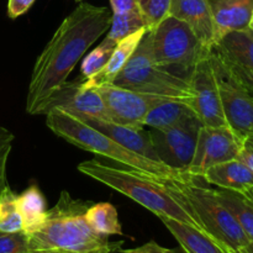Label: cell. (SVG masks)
I'll return each instance as SVG.
<instances>
[{
	"instance_id": "obj_1",
	"label": "cell",
	"mask_w": 253,
	"mask_h": 253,
	"mask_svg": "<svg viewBox=\"0 0 253 253\" xmlns=\"http://www.w3.org/2000/svg\"><path fill=\"white\" fill-rule=\"evenodd\" d=\"M111 16L108 7L82 2L63 20L35 62L27 90V114H46L77 63L108 32Z\"/></svg>"
},
{
	"instance_id": "obj_2",
	"label": "cell",
	"mask_w": 253,
	"mask_h": 253,
	"mask_svg": "<svg viewBox=\"0 0 253 253\" xmlns=\"http://www.w3.org/2000/svg\"><path fill=\"white\" fill-rule=\"evenodd\" d=\"M91 203L74 199L62 192L58 202L47 210L44 224L27 235V253H114L123 242H111L89 226L85 211Z\"/></svg>"
},
{
	"instance_id": "obj_3",
	"label": "cell",
	"mask_w": 253,
	"mask_h": 253,
	"mask_svg": "<svg viewBox=\"0 0 253 253\" xmlns=\"http://www.w3.org/2000/svg\"><path fill=\"white\" fill-rule=\"evenodd\" d=\"M78 170L96 182L126 195L157 215L160 219L168 217L202 230L194 216L168 189L165 180L155 179L133 169H123L105 165L96 160L79 163Z\"/></svg>"
},
{
	"instance_id": "obj_4",
	"label": "cell",
	"mask_w": 253,
	"mask_h": 253,
	"mask_svg": "<svg viewBox=\"0 0 253 253\" xmlns=\"http://www.w3.org/2000/svg\"><path fill=\"white\" fill-rule=\"evenodd\" d=\"M44 115L46 125L52 132L82 150L110 158L130 169L158 180L177 179L188 174L175 172L163 163L155 162L127 150L108 135L62 109L52 108Z\"/></svg>"
},
{
	"instance_id": "obj_5",
	"label": "cell",
	"mask_w": 253,
	"mask_h": 253,
	"mask_svg": "<svg viewBox=\"0 0 253 253\" xmlns=\"http://www.w3.org/2000/svg\"><path fill=\"white\" fill-rule=\"evenodd\" d=\"M175 198L194 216L202 230L229 251H240L250 244L249 237L231 212L215 194V189L198 182V177L184 174L165 180Z\"/></svg>"
},
{
	"instance_id": "obj_6",
	"label": "cell",
	"mask_w": 253,
	"mask_h": 253,
	"mask_svg": "<svg viewBox=\"0 0 253 253\" xmlns=\"http://www.w3.org/2000/svg\"><path fill=\"white\" fill-rule=\"evenodd\" d=\"M147 36L153 62L188 79L195 66L211 51L203 44L189 25L170 15L156 29L147 31Z\"/></svg>"
},
{
	"instance_id": "obj_7",
	"label": "cell",
	"mask_w": 253,
	"mask_h": 253,
	"mask_svg": "<svg viewBox=\"0 0 253 253\" xmlns=\"http://www.w3.org/2000/svg\"><path fill=\"white\" fill-rule=\"evenodd\" d=\"M113 84L137 93L172 100L187 101L189 104L193 100L190 79L170 73L153 62L147 32Z\"/></svg>"
},
{
	"instance_id": "obj_8",
	"label": "cell",
	"mask_w": 253,
	"mask_h": 253,
	"mask_svg": "<svg viewBox=\"0 0 253 253\" xmlns=\"http://www.w3.org/2000/svg\"><path fill=\"white\" fill-rule=\"evenodd\" d=\"M210 61L216 76L227 126L244 141L253 135V99L226 62L212 49Z\"/></svg>"
},
{
	"instance_id": "obj_9",
	"label": "cell",
	"mask_w": 253,
	"mask_h": 253,
	"mask_svg": "<svg viewBox=\"0 0 253 253\" xmlns=\"http://www.w3.org/2000/svg\"><path fill=\"white\" fill-rule=\"evenodd\" d=\"M244 141L229 126H204L199 128L194 157L188 174L202 178L209 168L237 160Z\"/></svg>"
},
{
	"instance_id": "obj_10",
	"label": "cell",
	"mask_w": 253,
	"mask_h": 253,
	"mask_svg": "<svg viewBox=\"0 0 253 253\" xmlns=\"http://www.w3.org/2000/svg\"><path fill=\"white\" fill-rule=\"evenodd\" d=\"M202 121L169 128H151V142L158 161L178 173H188L197 147Z\"/></svg>"
},
{
	"instance_id": "obj_11",
	"label": "cell",
	"mask_w": 253,
	"mask_h": 253,
	"mask_svg": "<svg viewBox=\"0 0 253 253\" xmlns=\"http://www.w3.org/2000/svg\"><path fill=\"white\" fill-rule=\"evenodd\" d=\"M100 93L109 120L128 127L142 130L145 127V119L148 111L166 98L137 93L130 89L121 88L115 84H103L96 86Z\"/></svg>"
},
{
	"instance_id": "obj_12",
	"label": "cell",
	"mask_w": 253,
	"mask_h": 253,
	"mask_svg": "<svg viewBox=\"0 0 253 253\" xmlns=\"http://www.w3.org/2000/svg\"><path fill=\"white\" fill-rule=\"evenodd\" d=\"M190 85L193 90L192 106L203 125L227 126L210 53L195 66L190 76Z\"/></svg>"
},
{
	"instance_id": "obj_13",
	"label": "cell",
	"mask_w": 253,
	"mask_h": 253,
	"mask_svg": "<svg viewBox=\"0 0 253 253\" xmlns=\"http://www.w3.org/2000/svg\"><path fill=\"white\" fill-rule=\"evenodd\" d=\"M82 83V81H74L73 83L67 82L51 101L47 111L52 108H59L72 115L109 120L100 93L95 88H84Z\"/></svg>"
},
{
	"instance_id": "obj_14",
	"label": "cell",
	"mask_w": 253,
	"mask_h": 253,
	"mask_svg": "<svg viewBox=\"0 0 253 253\" xmlns=\"http://www.w3.org/2000/svg\"><path fill=\"white\" fill-rule=\"evenodd\" d=\"M169 15L189 25L207 48L215 46L214 20L208 0H172Z\"/></svg>"
},
{
	"instance_id": "obj_15",
	"label": "cell",
	"mask_w": 253,
	"mask_h": 253,
	"mask_svg": "<svg viewBox=\"0 0 253 253\" xmlns=\"http://www.w3.org/2000/svg\"><path fill=\"white\" fill-rule=\"evenodd\" d=\"M76 116V115H74ZM88 125L93 126L96 130L101 131L103 133L108 135L121 146L126 147L127 150L148 158L155 162H160L156 155V151L151 142L150 133L148 131L138 130V128L128 127V126L119 125L110 120H103V119L91 118V116H77ZM161 163V162H160Z\"/></svg>"
},
{
	"instance_id": "obj_16",
	"label": "cell",
	"mask_w": 253,
	"mask_h": 253,
	"mask_svg": "<svg viewBox=\"0 0 253 253\" xmlns=\"http://www.w3.org/2000/svg\"><path fill=\"white\" fill-rule=\"evenodd\" d=\"M216 42L231 31L246 29L253 19V0H208Z\"/></svg>"
},
{
	"instance_id": "obj_17",
	"label": "cell",
	"mask_w": 253,
	"mask_h": 253,
	"mask_svg": "<svg viewBox=\"0 0 253 253\" xmlns=\"http://www.w3.org/2000/svg\"><path fill=\"white\" fill-rule=\"evenodd\" d=\"M146 32H147V30L141 29L138 31L133 32L132 35L127 36L126 39H124L123 41L119 42L111 57L104 66V68L99 73H96L95 76L91 77L90 79H84L82 85L84 88H96V86L103 85V84H113L116 77L120 74L124 67L127 64L128 59L131 58L133 52L136 51L138 43L141 42L142 37L145 36Z\"/></svg>"
},
{
	"instance_id": "obj_18",
	"label": "cell",
	"mask_w": 253,
	"mask_h": 253,
	"mask_svg": "<svg viewBox=\"0 0 253 253\" xmlns=\"http://www.w3.org/2000/svg\"><path fill=\"white\" fill-rule=\"evenodd\" d=\"M161 221L177 240L184 253H231L197 227L168 217H161Z\"/></svg>"
},
{
	"instance_id": "obj_19",
	"label": "cell",
	"mask_w": 253,
	"mask_h": 253,
	"mask_svg": "<svg viewBox=\"0 0 253 253\" xmlns=\"http://www.w3.org/2000/svg\"><path fill=\"white\" fill-rule=\"evenodd\" d=\"M202 121L192 104L187 101L167 99L156 104L145 119V126L151 128H169L174 126Z\"/></svg>"
},
{
	"instance_id": "obj_20",
	"label": "cell",
	"mask_w": 253,
	"mask_h": 253,
	"mask_svg": "<svg viewBox=\"0 0 253 253\" xmlns=\"http://www.w3.org/2000/svg\"><path fill=\"white\" fill-rule=\"evenodd\" d=\"M202 179L217 188L239 193L246 192L253 187V172L240 160H232L209 168Z\"/></svg>"
},
{
	"instance_id": "obj_21",
	"label": "cell",
	"mask_w": 253,
	"mask_h": 253,
	"mask_svg": "<svg viewBox=\"0 0 253 253\" xmlns=\"http://www.w3.org/2000/svg\"><path fill=\"white\" fill-rule=\"evenodd\" d=\"M211 49L229 63L253 69V29L229 32Z\"/></svg>"
},
{
	"instance_id": "obj_22",
	"label": "cell",
	"mask_w": 253,
	"mask_h": 253,
	"mask_svg": "<svg viewBox=\"0 0 253 253\" xmlns=\"http://www.w3.org/2000/svg\"><path fill=\"white\" fill-rule=\"evenodd\" d=\"M17 207L22 217V232L26 235L34 234L46 221V199L37 185H31L17 195Z\"/></svg>"
},
{
	"instance_id": "obj_23",
	"label": "cell",
	"mask_w": 253,
	"mask_h": 253,
	"mask_svg": "<svg viewBox=\"0 0 253 253\" xmlns=\"http://www.w3.org/2000/svg\"><path fill=\"white\" fill-rule=\"evenodd\" d=\"M215 194L236 219L246 236L249 237L250 242L253 241V203L251 200L242 193L222 188L215 189Z\"/></svg>"
},
{
	"instance_id": "obj_24",
	"label": "cell",
	"mask_w": 253,
	"mask_h": 253,
	"mask_svg": "<svg viewBox=\"0 0 253 253\" xmlns=\"http://www.w3.org/2000/svg\"><path fill=\"white\" fill-rule=\"evenodd\" d=\"M89 226L103 236H123L124 231L119 221L118 210L110 203L90 204L85 211Z\"/></svg>"
},
{
	"instance_id": "obj_25",
	"label": "cell",
	"mask_w": 253,
	"mask_h": 253,
	"mask_svg": "<svg viewBox=\"0 0 253 253\" xmlns=\"http://www.w3.org/2000/svg\"><path fill=\"white\" fill-rule=\"evenodd\" d=\"M141 29H146V26L140 10L124 12V14H113L110 27L106 32L104 41L116 47L119 42Z\"/></svg>"
},
{
	"instance_id": "obj_26",
	"label": "cell",
	"mask_w": 253,
	"mask_h": 253,
	"mask_svg": "<svg viewBox=\"0 0 253 253\" xmlns=\"http://www.w3.org/2000/svg\"><path fill=\"white\" fill-rule=\"evenodd\" d=\"M0 232H22V217L17 207V194L5 184L0 193Z\"/></svg>"
},
{
	"instance_id": "obj_27",
	"label": "cell",
	"mask_w": 253,
	"mask_h": 253,
	"mask_svg": "<svg viewBox=\"0 0 253 253\" xmlns=\"http://www.w3.org/2000/svg\"><path fill=\"white\" fill-rule=\"evenodd\" d=\"M145 26L147 31L156 29L163 20L169 16L172 0H137Z\"/></svg>"
},
{
	"instance_id": "obj_28",
	"label": "cell",
	"mask_w": 253,
	"mask_h": 253,
	"mask_svg": "<svg viewBox=\"0 0 253 253\" xmlns=\"http://www.w3.org/2000/svg\"><path fill=\"white\" fill-rule=\"evenodd\" d=\"M115 46H111L108 42L103 41L98 47L89 52L85 57H84L83 62H82L81 71L83 74L84 79H90L91 77L95 76L96 73L104 68L106 62L113 54Z\"/></svg>"
},
{
	"instance_id": "obj_29",
	"label": "cell",
	"mask_w": 253,
	"mask_h": 253,
	"mask_svg": "<svg viewBox=\"0 0 253 253\" xmlns=\"http://www.w3.org/2000/svg\"><path fill=\"white\" fill-rule=\"evenodd\" d=\"M0 253H27V235L0 232Z\"/></svg>"
},
{
	"instance_id": "obj_30",
	"label": "cell",
	"mask_w": 253,
	"mask_h": 253,
	"mask_svg": "<svg viewBox=\"0 0 253 253\" xmlns=\"http://www.w3.org/2000/svg\"><path fill=\"white\" fill-rule=\"evenodd\" d=\"M226 63H227V66L231 68V71L234 72L235 76L239 78V81L244 84V86L246 88V90L249 91V94L253 99V69L245 68V67L236 66V64H231V63H229V62H226Z\"/></svg>"
},
{
	"instance_id": "obj_31",
	"label": "cell",
	"mask_w": 253,
	"mask_h": 253,
	"mask_svg": "<svg viewBox=\"0 0 253 253\" xmlns=\"http://www.w3.org/2000/svg\"><path fill=\"white\" fill-rule=\"evenodd\" d=\"M36 0H9L7 2V15L11 19H16L25 14Z\"/></svg>"
},
{
	"instance_id": "obj_32",
	"label": "cell",
	"mask_w": 253,
	"mask_h": 253,
	"mask_svg": "<svg viewBox=\"0 0 253 253\" xmlns=\"http://www.w3.org/2000/svg\"><path fill=\"white\" fill-rule=\"evenodd\" d=\"M237 160L244 162L253 172V135L244 140L242 148L240 151V155Z\"/></svg>"
},
{
	"instance_id": "obj_33",
	"label": "cell",
	"mask_w": 253,
	"mask_h": 253,
	"mask_svg": "<svg viewBox=\"0 0 253 253\" xmlns=\"http://www.w3.org/2000/svg\"><path fill=\"white\" fill-rule=\"evenodd\" d=\"M110 5L113 14H124L138 10L137 0H110Z\"/></svg>"
},
{
	"instance_id": "obj_34",
	"label": "cell",
	"mask_w": 253,
	"mask_h": 253,
	"mask_svg": "<svg viewBox=\"0 0 253 253\" xmlns=\"http://www.w3.org/2000/svg\"><path fill=\"white\" fill-rule=\"evenodd\" d=\"M12 141H14V135L11 131L0 126V158L10 155Z\"/></svg>"
},
{
	"instance_id": "obj_35",
	"label": "cell",
	"mask_w": 253,
	"mask_h": 253,
	"mask_svg": "<svg viewBox=\"0 0 253 253\" xmlns=\"http://www.w3.org/2000/svg\"><path fill=\"white\" fill-rule=\"evenodd\" d=\"M131 251L135 253H179L178 251H175V250L166 249V247L161 246V245H158L155 241L147 242V244L142 245V246L132 249Z\"/></svg>"
},
{
	"instance_id": "obj_36",
	"label": "cell",
	"mask_w": 253,
	"mask_h": 253,
	"mask_svg": "<svg viewBox=\"0 0 253 253\" xmlns=\"http://www.w3.org/2000/svg\"><path fill=\"white\" fill-rule=\"evenodd\" d=\"M7 158H9V155H6V156H4V157L0 158V193H1L2 188H4L5 184L7 183V179H6Z\"/></svg>"
},
{
	"instance_id": "obj_37",
	"label": "cell",
	"mask_w": 253,
	"mask_h": 253,
	"mask_svg": "<svg viewBox=\"0 0 253 253\" xmlns=\"http://www.w3.org/2000/svg\"><path fill=\"white\" fill-rule=\"evenodd\" d=\"M240 251H242L244 253H253V241L250 242L246 247H244V249L240 250Z\"/></svg>"
},
{
	"instance_id": "obj_38",
	"label": "cell",
	"mask_w": 253,
	"mask_h": 253,
	"mask_svg": "<svg viewBox=\"0 0 253 253\" xmlns=\"http://www.w3.org/2000/svg\"><path fill=\"white\" fill-rule=\"evenodd\" d=\"M242 194H244L246 198H249V199L253 203V187L250 188V189H247L246 192H244Z\"/></svg>"
},
{
	"instance_id": "obj_39",
	"label": "cell",
	"mask_w": 253,
	"mask_h": 253,
	"mask_svg": "<svg viewBox=\"0 0 253 253\" xmlns=\"http://www.w3.org/2000/svg\"><path fill=\"white\" fill-rule=\"evenodd\" d=\"M121 253H135V252H132L131 251V250H123V251H120Z\"/></svg>"
},
{
	"instance_id": "obj_40",
	"label": "cell",
	"mask_w": 253,
	"mask_h": 253,
	"mask_svg": "<svg viewBox=\"0 0 253 253\" xmlns=\"http://www.w3.org/2000/svg\"><path fill=\"white\" fill-rule=\"evenodd\" d=\"M231 253H244L242 251H234V252H231Z\"/></svg>"
},
{
	"instance_id": "obj_41",
	"label": "cell",
	"mask_w": 253,
	"mask_h": 253,
	"mask_svg": "<svg viewBox=\"0 0 253 253\" xmlns=\"http://www.w3.org/2000/svg\"><path fill=\"white\" fill-rule=\"evenodd\" d=\"M250 26H251L252 29H253V19H252V21H251V25H250Z\"/></svg>"
},
{
	"instance_id": "obj_42",
	"label": "cell",
	"mask_w": 253,
	"mask_h": 253,
	"mask_svg": "<svg viewBox=\"0 0 253 253\" xmlns=\"http://www.w3.org/2000/svg\"><path fill=\"white\" fill-rule=\"evenodd\" d=\"M77 1H82V0H77Z\"/></svg>"
}]
</instances>
